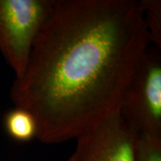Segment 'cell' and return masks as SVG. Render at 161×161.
Instances as JSON below:
<instances>
[{
    "instance_id": "1",
    "label": "cell",
    "mask_w": 161,
    "mask_h": 161,
    "mask_svg": "<svg viewBox=\"0 0 161 161\" xmlns=\"http://www.w3.org/2000/svg\"><path fill=\"white\" fill-rule=\"evenodd\" d=\"M140 2L55 0L10 98L36 139H76L114 113L149 45Z\"/></svg>"
},
{
    "instance_id": "2",
    "label": "cell",
    "mask_w": 161,
    "mask_h": 161,
    "mask_svg": "<svg viewBox=\"0 0 161 161\" xmlns=\"http://www.w3.org/2000/svg\"><path fill=\"white\" fill-rule=\"evenodd\" d=\"M55 0H0V53L19 77Z\"/></svg>"
},
{
    "instance_id": "3",
    "label": "cell",
    "mask_w": 161,
    "mask_h": 161,
    "mask_svg": "<svg viewBox=\"0 0 161 161\" xmlns=\"http://www.w3.org/2000/svg\"><path fill=\"white\" fill-rule=\"evenodd\" d=\"M148 47L121 100L119 112L139 133L161 136V52Z\"/></svg>"
},
{
    "instance_id": "4",
    "label": "cell",
    "mask_w": 161,
    "mask_h": 161,
    "mask_svg": "<svg viewBox=\"0 0 161 161\" xmlns=\"http://www.w3.org/2000/svg\"><path fill=\"white\" fill-rule=\"evenodd\" d=\"M138 134L117 110L76 138L66 161H134Z\"/></svg>"
},
{
    "instance_id": "5",
    "label": "cell",
    "mask_w": 161,
    "mask_h": 161,
    "mask_svg": "<svg viewBox=\"0 0 161 161\" xmlns=\"http://www.w3.org/2000/svg\"><path fill=\"white\" fill-rule=\"evenodd\" d=\"M3 122L5 131L14 140L26 142L36 138L37 122L28 110L15 107L6 113Z\"/></svg>"
},
{
    "instance_id": "6",
    "label": "cell",
    "mask_w": 161,
    "mask_h": 161,
    "mask_svg": "<svg viewBox=\"0 0 161 161\" xmlns=\"http://www.w3.org/2000/svg\"><path fill=\"white\" fill-rule=\"evenodd\" d=\"M140 4L150 43L161 49V2L160 0H140Z\"/></svg>"
},
{
    "instance_id": "7",
    "label": "cell",
    "mask_w": 161,
    "mask_h": 161,
    "mask_svg": "<svg viewBox=\"0 0 161 161\" xmlns=\"http://www.w3.org/2000/svg\"><path fill=\"white\" fill-rule=\"evenodd\" d=\"M134 161H161V136L139 133Z\"/></svg>"
}]
</instances>
